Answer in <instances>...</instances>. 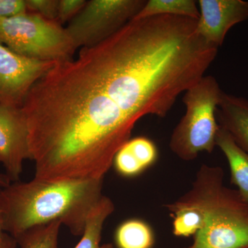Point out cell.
<instances>
[{"label": "cell", "mask_w": 248, "mask_h": 248, "mask_svg": "<svg viewBox=\"0 0 248 248\" xmlns=\"http://www.w3.org/2000/svg\"><path fill=\"white\" fill-rule=\"evenodd\" d=\"M197 20L131 19L78 58L55 63L22 107L35 178L104 180L139 121L166 117L216 59Z\"/></svg>", "instance_id": "6da1fadb"}, {"label": "cell", "mask_w": 248, "mask_h": 248, "mask_svg": "<svg viewBox=\"0 0 248 248\" xmlns=\"http://www.w3.org/2000/svg\"><path fill=\"white\" fill-rule=\"evenodd\" d=\"M103 182H50L34 178L11 183L1 188L5 232L15 238L33 227L60 221L74 236H81L90 213L103 197Z\"/></svg>", "instance_id": "7a4b0ae2"}, {"label": "cell", "mask_w": 248, "mask_h": 248, "mask_svg": "<svg viewBox=\"0 0 248 248\" xmlns=\"http://www.w3.org/2000/svg\"><path fill=\"white\" fill-rule=\"evenodd\" d=\"M172 203L200 218L194 242L185 248H248V203L224 185L221 167L202 165L189 190Z\"/></svg>", "instance_id": "3957f363"}, {"label": "cell", "mask_w": 248, "mask_h": 248, "mask_svg": "<svg viewBox=\"0 0 248 248\" xmlns=\"http://www.w3.org/2000/svg\"><path fill=\"white\" fill-rule=\"evenodd\" d=\"M223 92L212 76L203 77L186 91L185 115L173 130L169 143L170 149L179 159L190 161L202 152L213 153L219 128L217 110Z\"/></svg>", "instance_id": "277c9868"}, {"label": "cell", "mask_w": 248, "mask_h": 248, "mask_svg": "<svg viewBox=\"0 0 248 248\" xmlns=\"http://www.w3.org/2000/svg\"><path fill=\"white\" fill-rule=\"evenodd\" d=\"M0 43L22 56L55 63L72 60L77 49L66 28L29 12L0 19Z\"/></svg>", "instance_id": "5b68a950"}, {"label": "cell", "mask_w": 248, "mask_h": 248, "mask_svg": "<svg viewBox=\"0 0 248 248\" xmlns=\"http://www.w3.org/2000/svg\"><path fill=\"white\" fill-rule=\"evenodd\" d=\"M145 0H91L66 28L77 48L100 43L122 29L142 9Z\"/></svg>", "instance_id": "8992f818"}, {"label": "cell", "mask_w": 248, "mask_h": 248, "mask_svg": "<svg viewBox=\"0 0 248 248\" xmlns=\"http://www.w3.org/2000/svg\"><path fill=\"white\" fill-rule=\"evenodd\" d=\"M55 63L22 56L0 43V105L22 107L32 86Z\"/></svg>", "instance_id": "52a82bcc"}, {"label": "cell", "mask_w": 248, "mask_h": 248, "mask_svg": "<svg viewBox=\"0 0 248 248\" xmlns=\"http://www.w3.org/2000/svg\"><path fill=\"white\" fill-rule=\"evenodd\" d=\"M29 128L22 107L0 105V164L12 183L19 182L31 159Z\"/></svg>", "instance_id": "ba28073f"}, {"label": "cell", "mask_w": 248, "mask_h": 248, "mask_svg": "<svg viewBox=\"0 0 248 248\" xmlns=\"http://www.w3.org/2000/svg\"><path fill=\"white\" fill-rule=\"evenodd\" d=\"M197 31L205 42L219 48L232 28L248 19V1L200 0Z\"/></svg>", "instance_id": "9c48e42d"}, {"label": "cell", "mask_w": 248, "mask_h": 248, "mask_svg": "<svg viewBox=\"0 0 248 248\" xmlns=\"http://www.w3.org/2000/svg\"><path fill=\"white\" fill-rule=\"evenodd\" d=\"M159 156L156 144L146 137L130 139L116 153L112 166L124 177L140 175L156 163Z\"/></svg>", "instance_id": "30bf717a"}, {"label": "cell", "mask_w": 248, "mask_h": 248, "mask_svg": "<svg viewBox=\"0 0 248 248\" xmlns=\"http://www.w3.org/2000/svg\"><path fill=\"white\" fill-rule=\"evenodd\" d=\"M216 115L219 126L248 155V99L223 91Z\"/></svg>", "instance_id": "8fae6325"}, {"label": "cell", "mask_w": 248, "mask_h": 248, "mask_svg": "<svg viewBox=\"0 0 248 248\" xmlns=\"http://www.w3.org/2000/svg\"><path fill=\"white\" fill-rule=\"evenodd\" d=\"M216 146L220 148L228 160L232 184L237 187L240 195L248 203V155L221 126L217 134Z\"/></svg>", "instance_id": "7c38bea8"}, {"label": "cell", "mask_w": 248, "mask_h": 248, "mask_svg": "<svg viewBox=\"0 0 248 248\" xmlns=\"http://www.w3.org/2000/svg\"><path fill=\"white\" fill-rule=\"evenodd\" d=\"M114 210L113 202L103 195L90 213L81 239L75 248H114L112 244H100L104 223Z\"/></svg>", "instance_id": "4fadbf2b"}, {"label": "cell", "mask_w": 248, "mask_h": 248, "mask_svg": "<svg viewBox=\"0 0 248 248\" xmlns=\"http://www.w3.org/2000/svg\"><path fill=\"white\" fill-rule=\"evenodd\" d=\"M117 248H153L155 242L153 228L140 218L125 220L115 232Z\"/></svg>", "instance_id": "5bb4252c"}, {"label": "cell", "mask_w": 248, "mask_h": 248, "mask_svg": "<svg viewBox=\"0 0 248 248\" xmlns=\"http://www.w3.org/2000/svg\"><path fill=\"white\" fill-rule=\"evenodd\" d=\"M194 0H149L132 19H146L159 16H172L198 19L200 9Z\"/></svg>", "instance_id": "9a60e30c"}, {"label": "cell", "mask_w": 248, "mask_h": 248, "mask_svg": "<svg viewBox=\"0 0 248 248\" xmlns=\"http://www.w3.org/2000/svg\"><path fill=\"white\" fill-rule=\"evenodd\" d=\"M61 221L33 227L15 237L20 248H58Z\"/></svg>", "instance_id": "2e32d148"}, {"label": "cell", "mask_w": 248, "mask_h": 248, "mask_svg": "<svg viewBox=\"0 0 248 248\" xmlns=\"http://www.w3.org/2000/svg\"><path fill=\"white\" fill-rule=\"evenodd\" d=\"M27 11L57 21L60 0H25Z\"/></svg>", "instance_id": "e0dca14e"}, {"label": "cell", "mask_w": 248, "mask_h": 248, "mask_svg": "<svg viewBox=\"0 0 248 248\" xmlns=\"http://www.w3.org/2000/svg\"><path fill=\"white\" fill-rule=\"evenodd\" d=\"M86 0H60L57 22L62 26L64 23L71 22L86 6Z\"/></svg>", "instance_id": "ac0fdd59"}, {"label": "cell", "mask_w": 248, "mask_h": 248, "mask_svg": "<svg viewBox=\"0 0 248 248\" xmlns=\"http://www.w3.org/2000/svg\"><path fill=\"white\" fill-rule=\"evenodd\" d=\"M27 12L25 0H0V19Z\"/></svg>", "instance_id": "d6986e66"}, {"label": "cell", "mask_w": 248, "mask_h": 248, "mask_svg": "<svg viewBox=\"0 0 248 248\" xmlns=\"http://www.w3.org/2000/svg\"><path fill=\"white\" fill-rule=\"evenodd\" d=\"M17 243L14 236L5 233L0 236V248H17Z\"/></svg>", "instance_id": "ffe728a7"}, {"label": "cell", "mask_w": 248, "mask_h": 248, "mask_svg": "<svg viewBox=\"0 0 248 248\" xmlns=\"http://www.w3.org/2000/svg\"><path fill=\"white\" fill-rule=\"evenodd\" d=\"M5 203L2 191L0 188V236L5 234Z\"/></svg>", "instance_id": "44dd1931"}, {"label": "cell", "mask_w": 248, "mask_h": 248, "mask_svg": "<svg viewBox=\"0 0 248 248\" xmlns=\"http://www.w3.org/2000/svg\"><path fill=\"white\" fill-rule=\"evenodd\" d=\"M12 182L10 180L9 177L6 175V173L0 172V187L1 188L7 187Z\"/></svg>", "instance_id": "7402d4cb"}]
</instances>
